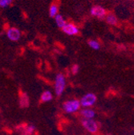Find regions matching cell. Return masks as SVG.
<instances>
[{"instance_id":"7c38bea8","label":"cell","mask_w":134,"mask_h":135,"mask_svg":"<svg viewBox=\"0 0 134 135\" xmlns=\"http://www.w3.org/2000/svg\"><path fill=\"white\" fill-rule=\"evenodd\" d=\"M105 20L106 22L110 24V25H116L117 23V19H116V16L113 14H108L106 15L105 17Z\"/></svg>"},{"instance_id":"6da1fadb","label":"cell","mask_w":134,"mask_h":135,"mask_svg":"<svg viewBox=\"0 0 134 135\" xmlns=\"http://www.w3.org/2000/svg\"><path fill=\"white\" fill-rule=\"evenodd\" d=\"M66 87V78L63 73H58L56 76L55 79V84H54V89L55 93L57 97L61 96L65 89Z\"/></svg>"},{"instance_id":"7a4b0ae2","label":"cell","mask_w":134,"mask_h":135,"mask_svg":"<svg viewBox=\"0 0 134 135\" xmlns=\"http://www.w3.org/2000/svg\"><path fill=\"white\" fill-rule=\"evenodd\" d=\"M80 100L77 99H72L67 100L63 104V109L67 113H74L80 110Z\"/></svg>"},{"instance_id":"8992f818","label":"cell","mask_w":134,"mask_h":135,"mask_svg":"<svg viewBox=\"0 0 134 135\" xmlns=\"http://www.w3.org/2000/svg\"><path fill=\"white\" fill-rule=\"evenodd\" d=\"M7 36L11 41H18L21 37V32L16 27H10L7 31Z\"/></svg>"},{"instance_id":"9c48e42d","label":"cell","mask_w":134,"mask_h":135,"mask_svg":"<svg viewBox=\"0 0 134 135\" xmlns=\"http://www.w3.org/2000/svg\"><path fill=\"white\" fill-rule=\"evenodd\" d=\"M30 100L29 97L26 93H21L19 95V106L23 109L29 106Z\"/></svg>"},{"instance_id":"2e32d148","label":"cell","mask_w":134,"mask_h":135,"mask_svg":"<svg viewBox=\"0 0 134 135\" xmlns=\"http://www.w3.org/2000/svg\"><path fill=\"white\" fill-rule=\"evenodd\" d=\"M13 2V0H0V7L6 8L9 7Z\"/></svg>"},{"instance_id":"e0dca14e","label":"cell","mask_w":134,"mask_h":135,"mask_svg":"<svg viewBox=\"0 0 134 135\" xmlns=\"http://www.w3.org/2000/svg\"><path fill=\"white\" fill-rule=\"evenodd\" d=\"M80 70V66L78 64H73L72 67V74H77Z\"/></svg>"},{"instance_id":"9a60e30c","label":"cell","mask_w":134,"mask_h":135,"mask_svg":"<svg viewBox=\"0 0 134 135\" xmlns=\"http://www.w3.org/2000/svg\"><path fill=\"white\" fill-rule=\"evenodd\" d=\"M88 46H89L92 49L96 50V51H97V50H99V49L100 48V43H99L97 40H89V41H88Z\"/></svg>"},{"instance_id":"8fae6325","label":"cell","mask_w":134,"mask_h":135,"mask_svg":"<svg viewBox=\"0 0 134 135\" xmlns=\"http://www.w3.org/2000/svg\"><path fill=\"white\" fill-rule=\"evenodd\" d=\"M54 18H55V21H56V25H57L59 28H62V27L67 23V22L65 21L64 18L63 17V15H60V14L56 15L54 17Z\"/></svg>"},{"instance_id":"ba28073f","label":"cell","mask_w":134,"mask_h":135,"mask_svg":"<svg viewBox=\"0 0 134 135\" xmlns=\"http://www.w3.org/2000/svg\"><path fill=\"white\" fill-rule=\"evenodd\" d=\"M80 114L83 117V119H94L96 117V112L91 108H83L80 111Z\"/></svg>"},{"instance_id":"5b68a950","label":"cell","mask_w":134,"mask_h":135,"mask_svg":"<svg viewBox=\"0 0 134 135\" xmlns=\"http://www.w3.org/2000/svg\"><path fill=\"white\" fill-rule=\"evenodd\" d=\"M61 29L68 36H76L80 31L77 26L71 23H67Z\"/></svg>"},{"instance_id":"3957f363","label":"cell","mask_w":134,"mask_h":135,"mask_svg":"<svg viewBox=\"0 0 134 135\" xmlns=\"http://www.w3.org/2000/svg\"><path fill=\"white\" fill-rule=\"evenodd\" d=\"M97 100V97L92 93H88L83 95L80 100V106L83 108H91L92 107Z\"/></svg>"},{"instance_id":"277c9868","label":"cell","mask_w":134,"mask_h":135,"mask_svg":"<svg viewBox=\"0 0 134 135\" xmlns=\"http://www.w3.org/2000/svg\"><path fill=\"white\" fill-rule=\"evenodd\" d=\"M82 126L88 132L91 133H96L98 131V123L94 119H83Z\"/></svg>"},{"instance_id":"30bf717a","label":"cell","mask_w":134,"mask_h":135,"mask_svg":"<svg viewBox=\"0 0 134 135\" xmlns=\"http://www.w3.org/2000/svg\"><path fill=\"white\" fill-rule=\"evenodd\" d=\"M53 99V94L50 90H45L40 97V100L43 102H49V101L52 100Z\"/></svg>"},{"instance_id":"4fadbf2b","label":"cell","mask_w":134,"mask_h":135,"mask_svg":"<svg viewBox=\"0 0 134 135\" xmlns=\"http://www.w3.org/2000/svg\"><path fill=\"white\" fill-rule=\"evenodd\" d=\"M59 14V7L56 4H52L51 7L49 8V15L52 18H54V17Z\"/></svg>"},{"instance_id":"5bb4252c","label":"cell","mask_w":134,"mask_h":135,"mask_svg":"<svg viewBox=\"0 0 134 135\" xmlns=\"http://www.w3.org/2000/svg\"><path fill=\"white\" fill-rule=\"evenodd\" d=\"M36 130V126L33 125H28L23 129V135H32Z\"/></svg>"},{"instance_id":"52a82bcc","label":"cell","mask_w":134,"mask_h":135,"mask_svg":"<svg viewBox=\"0 0 134 135\" xmlns=\"http://www.w3.org/2000/svg\"><path fill=\"white\" fill-rule=\"evenodd\" d=\"M91 15L92 16L97 17L99 19H103L106 15L105 9L101 6H94L91 8Z\"/></svg>"}]
</instances>
